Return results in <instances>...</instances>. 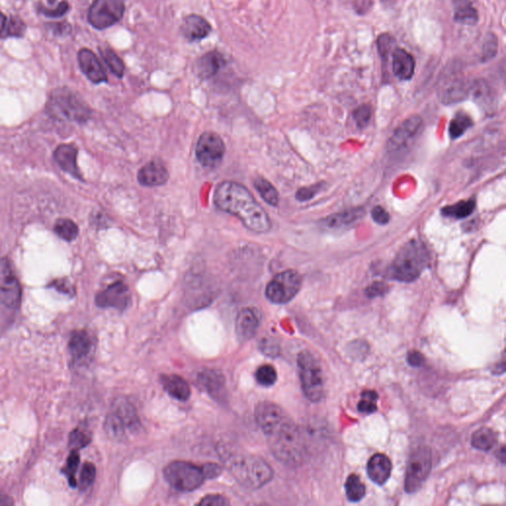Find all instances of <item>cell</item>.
<instances>
[{
  "label": "cell",
  "instance_id": "obj_11",
  "mask_svg": "<svg viewBox=\"0 0 506 506\" xmlns=\"http://www.w3.org/2000/svg\"><path fill=\"white\" fill-rule=\"evenodd\" d=\"M125 13L124 0H95L88 10V22L95 29L113 26L122 19Z\"/></svg>",
  "mask_w": 506,
  "mask_h": 506
},
{
  "label": "cell",
  "instance_id": "obj_22",
  "mask_svg": "<svg viewBox=\"0 0 506 506\" xmlns=\"http://www.w3.org/2000/svg\"><path fill=\"white\" fill-rule=\"evenodd\" d=\"M224 66H226V59L221 52L216 50L208 52L197 61V75L201 79H209L215 77Z\"/></svg>",
  "mask_w": 506,
  "mask_h": 506
},
{
  "label": "cell",
  "instance_id": "obj_13",
  "mask_svg": "<svg viewBox=\"0 0 506 506\" xmlns=\"http://www.w3.org/2000/svg\"><path fill=\"white\" fill-rule=\"evenodd\" d=\"M195 152L197 159L202 166L215 167L223 160L226 146L216 133L206 132L199 137Z\"/></svg>",
  "mask_w": 506,
  "mask_h": 506
},
{
  "label": "cell",
  "instance_id": "obj_44",
  "mask_svg": "<svg viewBox=\"0 0 506 506\" xmlns=\"http://www.w3.org/2000/svg\"><path fill=\"white\" fill-rule=\"evenodd\" d=\"M96 477V468L95 465L87 462L82 467L80 471L79 487L81 491H86L95 482Z\"/></svg>",
  "mask_w": 506,
  "mask_h": 506
},
{
  "label": "cell",
  "instance_id": "obj_21",
  "mask_svg": "<svg viewBox=\"0 0 506 506\" xmlns=\"http://www.w3.org/2000/svg\"><path fill=\"white\" fill-rule=\"evenodd\" d=\"M77 150L73 145H61L55 150V159L58 162L61 168L66 173L70 174L77 179L82 180L79 166H77Z\"/></svg>",
  "mask_w": 506,
  "mask_h": 506
},
{
  "label": "cell",
  "instance_id": "obj_27",
  "mask_svg": "<svg viewBox=\"0 0 506 506\" xmlns=\"http://www.w3.org/2000/svg\"><path fill=\"white\" fill-rule=\"evenodd\" d=\"M471 84L465 79H457L451 80L445 87L442 89V102L446 104H453L462 101L470 95Z\"/></svg>",
  "mask_w": 506,
  "mask_h": 506
},
{
  "label": "cell",
  "instance_id": "obj_10",
  "mask_svg": "<svg viewBox=\"0 0 506 506\" xmlns=\"http://www.w3.org/2000/svg\"><path fill=\"white\" fill-rule=\"evenodd\" d=\"M301 287V275L295 270H286L268 283L265 295L271 303L287 304L296 297Z\"/></svg>",
  "mask_w": 506,
  "mask_h": 506
},
{
  "label": "cell",
  "instance_id": "obj_18",
  "mask_svg": "<svg viewBox=\"0 0 506 506\" xmlns=\"http://www.w3.org/2000/svg\"><path fill=\"white\" fill-rule=\"evenodd\" d=\"M169 178L166 166L159 160H152L139 168L137 181L145 187H157L166 184Z\"/></svg>",
  "mask_w": 506,
  "mask_h": 506
},
{
  "label": "cell",
  "instance_id": "obj_14",
  "mask_svg": "<svg viewBox=\"0 0 506 506\" xmlns=\"http://www.w3.org/2000/svg\"><path fill=\"white\" fill-rule=\"evenodd\" d=\"M132 295L130 288L123 281H116L109 285L106 289L98 293L95 298V303L103 309H116L124 311L130 306Z\"/></svg>",
  "mask_w": 506,
  "mask_h": 506
},
{
  "label": "cell",
  "instance_id": "obj_42",
  "mask_svg": "<svg viewBox=\"0 0 506 506\" xmlns=\"http://www.w3.org/2000/svg\"><path fill=\"white\" fill-rule=\"evenodd\" d=\"M378 393L376 391L366 390L362 393L358 404V411L364 413H373L377 411Z\"/></svg>",
  "mask_w": 506,
  "mask_h": 506
},
{
  "label": "cell",
  "instance_id": "obj_51",
  "mask_svg": "<svg viewBox=\"0 0 506 506\" xmlns=\"http://www.w3.org/2000/svg\"><path fill=\"white\" fill-rule=\"evenodd\" d=\"M372 217L379 224H386L390 221V215L381 206H376L372 210Z\"/></svg>",
  "mask_w": 506,
  "mask_h": 506
},
{
  "label": "cell",
  "instance_id": "obj_19",
  "mask_svg": "<svg viewBox=\"0 0 506 506\" xmlns=\"http://www.w3.org/2000/svg\"><path fill=\"white\" fill-rule=\"evenodd\" d=\"M260 315L253 308H244L235 320V333L240 341L251 340L260 327Z\"/></svg>",
  "mask_w": 506,
  "mask_h": 506
},
{
  "label": "cell",
  "instance_id": "obj_6",
  "mask_svg": "<svg viewBox=\"0 0 506 506\" xmlns=\"http://www.w3.org/2000/svg\"><path fill=\"white\" fill-rule=\"evenodd\" d=\"M139 427V418L134 405L127 398H116L105 420L106 434L116 440H122Z\"/></svg>",
  "mask_w": 506,
  "mask_h": 506
},
{
  "label": "cell",
  "instance_id": "obj_25",
  "mask_svg": "<svg viewBox=\"0 0 506 506\" xmlns=\"http://www.w3.org/2000/svg\"><path fill=\"white\" fill-rule=\"evenodd\" d=\"M416 68L413 57L404 49H396L393 52V70L400 80L412 79Z\"/></svg>",
  "mask_w": 506,
  "mask_h": 506
},
{
  "label": "cell",
  "instance_id": "obj_12",
  "mask_svg": "<svg viewBox=\"0 0 506 506\" xmlns=\"http://www.w3.org/2000/svg\"><path fill=\"white\" fill-rule=\"evenodd\" d=\"M22 290L8 258H0V302L9 309L21 304Z\"/></svg>",
  "mask_w": 506,
  "mask_h": 506
},
{
  "label": "cell",
  "instance_id": "obj_48",
  "mask_svg": "<svg viewBox=\"0 0 506 506\" xmlns=\"http://www.w3.org/2000/svg\"><path fill=\"white\" fill-rule=\"evenodd\" d=\"M39 10H40L42 14L47 16V17H61V16L66 14L68 11L70 10V4H68V2L61 1L55 9L41 8Z\"/></svg>",
  "mask_w": 506,
  "mask_h": 506
},
{
  "label": "cell",
  "instance_id": "obj_34",
  "mask_svg": "<svg viewBox=\"0 0 506 506\" xmlns=\"http://www.w3.org/2000/svg\"><path fill=\"white\" fill-rule=\"evenodd\" d=\"M473 120H471V117L468 114L464 113V112H459L452 119L450 123V127H449V133H450L451 137L455 139L463 136L467 130L473 127Z\"/></svg>",
  "mask_w": 506,
  "mask_h": 506
},
{
  "label": "cell",
  "instance_id": "obj_45",
  "mask_svg": "<svg viewBox=\"0 0 506 506\" xmlns=\"http://www.w3.org/2000/svg\"><path fill=\"white\" fill-rule=\"evenodd\" d=\"M396 41L390 34L385 33L378 38V51L381 58L386 61L395 47Z\"/></svg>",
  "mask_w": 506,
  "mask_h": 506
},
{
  "label": "cell",
  "instance_id": "obj_32",
  "mask_svg": "<svg viewBox=\"0 0 506 506\" xmlns=\"http://www.w3.org/2000/svg\"><path fill=\"white\" fill-rule=\"evenodd\" d=\"M476 208V201L474 199L468 201H461L455 205L447 206L442 209V215L445 217H455V219H464L471 215Z\"/></svg>",
  "mask_w": 506,
  "mask_h": 506
},
{
  "label": "cell",
  "instance_id": "obj_41",
  "mask_svg": "<svg viewBox=\"0 0 506 506\" xmlns=\"http://www.w3.org/2000/svg\"><path fill=\"white\" fill-rule=\"evenodd\" d=\"M256 381L263 387L273 386L277 381L276 369L269 364L260 366L255 373Z\"/></svg>",
  "mask_w": 506,
  "mask_h": 506
},
{
  "label": "cell",
  "instance_id": "obj_52",
  "mask_svg": "<svg viewBox=\"0 0 506 506\" xmlns=\"http://www.w3.org/2000/svg\"><path fill=\"white\" fill-rule=\"evenodd\" d=\"M202 468L204 475H205L206 478H215L219 477V476L221 475L222 471H223L219 465L214 463L204 465Z\"/></svg>",
  "mask_w": 506,
  "mask_h": 506
},
{
  "label": "cell",
  "instance_id": "obj_38",
  "mask_svg": "<svg viewBox=\"0 0 506 506\" xmlns=\"http://www.w3.org/2000/svg\"><path fill=\"white\" fill-rule=\"evenodd\" d=\"M470 93H473L476 101L487 104L492 101V88L484 79L476 80L471 86Z\"/></svg>",
  "mask_w": 506,
  "mask_h": 506
},
{
  "label": "cell",
  "instance_id": "obj_46",
  "mask_svg": "<svg viewBox=\"0 0 506 506\" xmlns=\"http://www.w3.org/2000/svg\"><path fill=\"white\" fill-rule=\"evenodd\" d=\"M90 441L91 437L86 432L82 431L81 429L77 428V429L73 430L72 434H70L68 443H70V446L72 448V450H79V449L86 447L90 443Z\"/></svg>",
  "mask_w": 506,
  "mask_h": 506
},
{
  "label": "cell",
  "instance_id": "obj_23",
  "mask_svg": "<svg viewBox=\"0 0 506 506\" xmlns=\"http://www.w3.org/2000/svg\"><path fill=\"white\" fill-rule=\"evenodd\" d=\"M160 383L171 397L180 402H186L191 396L189 384L178 375H162Z\"/></svg>",
  "mask_w": 506,
  "mask_h": 506
},
{
  "label": "cell",
  "instance_id": "obj_53",
  "mask_svg": "<svg viewBox=\"0 0 506 506\" xmlns=\"http://www.w3.org/2000/svg\"><path fill=\"white\" fill-rule=\"evenodd\" d=\"M387 289L388 288H387L386 284L377 282L373 284V285H371L368 288L367 291H366V294L370 298L381 296V295H384L387 292Z\"/></svg>",
  "mask_w": 506,
  "mask_h": 506
},
{
  "label": "cell",
  "instance_id": "obj_43",
  "mask_svg": "<svg viewBox=\"0 0 506 506\" xmlns=\"http://www.w3.org/2000/svg\"><path fill=\"white\" fill-rule=\"evenodd\" d=\"M498 37L494 33L487 34L485 37L484 45H483L482 61L487 63L491 61L498 54Z\"/></svg>",
  "mask_w": 506,
  "mask_h": 506
},
{
  "label": "cell",
  "instance_id": "obj_28",
  "mask_svg": "<svg viewBox=\"0 0 506 506\" xmlns=\"http://www.w3.org/2000/svg\"><path fill=\"white\" fill-rule=\"evenodd\" d=\"M454 20L460 24L476 25L478 21V12L471 0H453Z\"/></svg>",
  "mask_w": 506,
  "mask_h": 506
},
{
  "label": "cell",
  "instance_id": "obj_15",
  "mask_svg": "<svg viewBox=\"0 0 506 506\" xmlns=\"http://www.w3.org/2000/svg\"><path fill=\"white\" fill-rule=\"evenodd\" d=\"M255 420L265 435L289 420V416L279 405L271 402H261L255 407Z\"/></svg>",
  "mask_w": 506,
  "mask_h": 506
},
{
  "label": "cell",
  "instance_id": "obj_49",
  "mask_svg": "<svg viewBox=\"0 0 506 506\" xmlns=\"http://www.w3.org/2000/svg\"><path fill=\"white\" fill-rule=\"evenodd\" d=\"M320 185H313V186L311 187H304V188L298 190L296 198L298 199V200L301 201V202L310 200V199L313 198V197L315 196V194H317L318 192L320 191Z\"/></svg>",
  "mask_w": 506,
  "mask_h": 506
},
{
  "label": "cell",
  "instance_id": "obj_16",
  "mask_svg": "<svg viewBox=\"0 0 506 506\" xmlns=\"http://www.w3.org/2000/svg\"><path fill=\"white\" fill-rule=\"evenodd\" d=\"M422 120L420 117L411 116L405 121L393 133L389 142V150L391 152L402 150L420 132Z\"/></svg>",
  "mask_w": 506,
  "mask_h": 506
},
{
  "label": "cell",
  "instance_id": "obj_56",
  "mask_svg": "<svg viewBox=\"0 0 506 506\" xmlns=\"http://www.w3.org/2000/svg\"><path fill=\"white\" fill-rule=\"evenodd\" d=\"M12 499L6 494H0V506L12 505Z\"/></svg>",
  "mask_w": 506,
  "mask_h": 506
},
{
  "label": "cell",
  "instance_id": "obj_26",
  "mask_svg": "<svg viewBox=\"0 0 506 506\" xmlns=\"http://www.w3.org/2000/svg\"><path fill=\"white\" fill-rule=\"evenodd\" d=\"M93 340L86 331H75L70 340V351L75 361H82L90 355Z\"/></svg>",
  "mask_w": 506,
  "mask_h": 506
},
{
  "label": "cell",
  "instance_id": "obj_29",
  "mask_svg": "<svg viewBox=\"0 0 506 506\" xmlns=\"http://www.w3.org/2000/svg\"><path fill=\"white\" fill-rule=\"evenodd\" d=\"M198 383L208 393L216 395L224 387V378L220 371L207 369L199 375Z\"/></svg>",
  "mask_w": 506,
  "mask_h": 506
},
{
  "label": "cell",
  "instance_id": "obj_47",
  "mask_svg": "<svg viewBox=\"0 0 506 506\" xmlns=\"http://www.w3.org/2000/svg\"><path fill=\"white\" fill-rule=\"evenodd\" d=\"M354 118L357 125L360 128L365 127L371 118V108L369 105H361L354 112Z\"/></svg>",
  "mask_w": 506,
  "mask_h": 506
},
{
  "label": "cell",
  "instance_id": "obj_3",
  "mask_svg": "<svg viewBox=\"0 0 506 506\" xmlns=\"http://www.w3.org/2000/svg\"><path fill=\"white\" fill-rule=\"evenodd\" d=\"M430 256L427 246L418 240L405 244L391 263V278L400 282H413L429 264Z\"/></svg>",
  "mask_w": 506,
  "mask_h": 506
},
{
  "label": "cell",
  "instance_id": "obj_2",
  "mask_svg": "<svg viewBox=\"0 0 506 506\" xmlns=\"http://www.w3.org/2000/svg\"><path fill=\"white\" fill-rule=\"evenodd\" d=\"M266 436L272 454L279 461L291 467L303 463L306 458V444L301 430L291 418Z\"/></svg>",
  "mask_w": 506,
  "mask_h": 506
},
{
  "label": "cell",
  "instance_id": "obj_35",
  "mask_svg": "<svg viewBox=\"0 0 506 506\" xmlns=\"http://www.w3.org/2000/svg\"><path fill=\"white\" fill-rule=\"evenodd\" d=\"M345 491L348 500L351 503H358L366 494L365 485L362 483L361 478L354 474L347 478Z\"/></svg>",
  "mask_w": 506,
  "mask_h": 506
},
{
  "label": "cell",
  "instance_id": "obj_36",
  "mask_svg": "<svg viewBox=\"0 0 506 506\" xmlns=\"http://www.w3.org/2000/svg\"><path fill=\"white\" fill-rule=\"evenodd\" d=\"M55 233L66 242H72L79 237V228L75 222L70 219H59L55 224Z\"/></svg>",
  "mask_w": 506,
  "mask_h": 506
},
{
  "label": "cell",
  "instance_id": "obj_31",
  "mask_svg": "<svg viewBox=\"0 0 506 506\" xmlns=\"http://www.w3.org/2000/svg\"><path fill=\"white\" fill-rule=\"evenodd\" d=\"M363 215V209L345 211V212L338 213V214L329 217L326 220V224L331 228H340V226L354 223L357 220L361 219Z\"/></svg>",
  "mask_w": 506,
  "mask_h": 506
},
{
  "label": "cell",
  "instance_id": "obj_30",
  "mask_svg": "<svg viewBox=\"0 0 506 506\" xmlns=\"http://www.w3.org/2000/svg\"><path fill=\"white\" fill-rule=\"evenodd\" d=\"M496 442H498V434L494 430L487 427L480 428L471 436V445L478 450H491L494 447Z\"/></svg>",
  "mask_w": 506,
  "mask_h": 506
},
{
  "label": "cell",
  "instance_id": "obj_20",
  "mask_svg": "<svg viewBox=\"0 0 506 506\" xmlns=\"http://www.w3.org/2000/svg\"><path fill=\"white\" fill-rule=\"evenodd\" d=\"M180 30L186 40L195 42L207 38L212 31V27L202 16L190 14L183 19Z\"/></svg>",
  "mask_w": 506,
  "mask_h": 506
},
{
  "label": "cell",
  "instance_id": "obj_40",
  "mask_svg": "<svg viewBox=\"0 0 506 506\" xmlns=\"http://www.w3.org/2000/svg\"><path fill=\"white\" fill-rule=\"evenodd\" d=\"M80 457L77 450H72L68 456V461H66V467L63 469V473L68 478V483L72 487H77V478L75 474L79 470Z\"/></svg>",
  "mask_w": 506,
  "mask_h": 506
},
{
  "label": "cell",
  "instance_id": "obj_1",
  "mask_svg": "<svg viewBox=\"0 0 506 506\" xmlns=\"http://www.w3.org/2000/svg\"><path fill=\"white\" fill-rule=\"evenodd\" d=\"M220 210L239 217L246 228L256 233H267L271 221L249 189L235 181H223L217 185L214 195Z\"/></svg>",
  "mask_w": 506,
  "mask_h": 506
},
{
  "label": "cell",
  "instance_id": "obj_57",
  "mask_svg": "<svg viewBox=\"0 0 506 506\" xmlns=\"http://www.w3.org/2000/svg\"><path fill=\"white\" fill-rule=\"evenodd\" d=\"M6 22H8V18H6V16L3 14V13L0 12V36H1V34L3 33V30L6 28Z\"/></svg>",
  "mask_w": 506,
  "mask_h": 506
},
{
  "label": "cell",
  "instance_id": "obj_5",
  "mask_svg": "<svg viewBox=\"0 0 506 506\" xmlns=\"http://www.w3.org/2000/svg\"><path fill=\"white\" fill-rule=\"evenodd\" d=\"M49 115L58 120L84 123L89 120L91 110L86 102L66 87L55 89L47 102Z\"/></svg>",
  "mask_w": 506,
  "mask_h": 506
},
{
  "label": "cell",
  "instance_id": "obj_4",
  "mask_svg": "<svg viewBox=\"0 0 506 506\" xmlns=\"http://www.w3.org/2000/svg\"><path fill=\"white\" fill-rule=\"evenodd\" d=\"M228 469L235 480L249 489H260L273 478L271 467L258 456H233Z\"/></svg>",
  "mask_w": 506,
  "mask_h": 506
},
{
  "label": "cell",
  "instance_id": "obj_8",
  "mask_svg": "<svg viewBox=\"0 0 506 506\" xmlns=\"http://www.w3.org/2000/svg\"><path fill=\"white\" fill-rule=\"evenodd\" d=\"M164 478L179 492H193L199 489L206 478L202 467L186 461H174L164 470Z\"/></svg>",
  "mask_w": 506,
  "mask_h": 506
},
{
  "label": "cell",
  "instance_id": "obj_55",
  "mask_svg": "<svg viewBox=\"0 0 506 506\" xmlns=\"http://www.w3.org/2000/svg\"><path fill=\"white\" fill-rule=\"evenodd\" d=\"M51 286H54L56 289L61 291V292L66 293V294H72V288L68 281L66 280H56Z\"/></svg>",
  "mask_w": 506,
  "mask_h": 506
},
{
  "label": "cell",
  "instance_id": "obj_37",
  "mask_svg": "<svg viewBox=\"0 0 506 506\" xmlns=\"http://www.w3.org/2000/svg\"><path fill=\"white\" fill-rule=\"evenodd\" d=\"M100 52H101L102 58L106 65L108 66L112 73H114L119 79H122L124 73H125V64H124L123 59L109 48L100 49Z\"/></svg>",
  "mask_w": 506,
  "mask_h": 506
},
{
  "label": "cell",
  "instance_id": "obj_50",
  "mask_svg": "<svg viewBox=\"0 0 506 506\" xmlns=\"http://www.w3.org/2000/svg\"><path fill=\"white\" fill-rule=\"evenodd\" d=\"M228 505L226 499L223 496H217V494H210L201 499L198 503V505L203 506H223Z\"/></svg>",
  "mask_w": 506,
  "mask_h": 506
},
{
  "label": "cell",
  "instance_id": "obj_24",
  "mask_svg": "<svg viewBox=\"0 0 506 506\" xmlns=\"http://www.w3.org/2000/svg\"><path fill=\"white\" fill-rule=\"evenodd\" d=\"M391 469V460L384 454L374 455L368 462V475L377 485H384L390 478Z\"/></svg>",
  "mask_w": 506,
  "mask_h": 506
},
{
  "label": "cell",
  "instance_id": "obj_54",
  "mask_svg": "<svg viewBox=\"0 0 506 506\" xmlns=\"http://www.w3.org/2000/svg\"><path fill=\"white\" fill-rule=\"evenodd\" d=\"M407 360H409V363L411 364V366H414V367H420V366L422 365L423 362H425V357H423L422 354H420V352L412 351L409 354V356H407Z\"/></svg>",
  "mask_w": 506,
  "mask_h": 506
},
{
  "label": "cell",
  "instance_id": "obj_7",
  "mask_svg": "<svg viewBox=\"0 0 506 506\" xmlns=\"http://www.w3.org/2000/svg\"><path fill=\"white\" fill-rule=\"evenodd\" d=\"M298 367L304 396L311 402H320L324 396V384L320 364L310 351L304 350L298 356Z\"/></svg>",
  "mask_w": 506,
  "mask_h": 506
},
{
  "label": "cell",
  "instance_id": "obj_39",
  "mask_svg": "<svg viewBox=\"0 0 506 506\" xmlns=\"http://www.w3.org/2000/svg\"><path fill=\"white\" fill-rule=\"evenodd\" d=\"M25 31H26V25H25V23L19 17L11 16L8 19L6 28H4L3 33L1 34L0 38L6 39L8 38V37L21 38V37L24 36Z\"/></svg>",
  "mask_w": 506,
  "mask_h": 506
},
{
  "label": "cell",
  "instance_id": "obj_33",
  "mask_svg": "<svg viewBox=\"0 0 506 506\" xmlns=\"http://www.w3.org/2000/svg\"><path fill=\"white\" fill-rule=\"evenodd\" d=\"M254 186L257 190L261 198L265 202L271 206H277L279 204V193L273 185L267 179L262 177L256 178L254 180Z\"/></svg>",
  "mask_w": 506,
  "mask_h": 506
},
{
  "label": "cell",
  "instance_id": "obj_9",
  "mask_svg": "<svg viewBox=\"0 0 506 506\" xmlns=\"http://www.w3.org/2000/svg\"><path fill=\"white\" fill-rule=\"evenodd\" d=\"M431 451L427 446L420 445L412 451L405 475V492L413 494L422 487L431 471Z\"/></svg>",
  "mask_w": 506,
  "mask_h": 506
},
{
  "label": "cell",
  "instance_id": "obj_17",
  "mask_svg": "<svg viewBox=\"0 0 506 506\" xmlns=\"http://www.w3.org/2000/svg\"><path fill=\"white\" fill-rule=\"evenodd\" d=\"M77 59H79L80 70L91 82L99 84L108 81L106 72L100 64L99 59L91 50L86 49V48L80 50L77 55Z\"/></svg>",
  "mask_w": 506,
  "mask_h": 506
},
{
  "label": "cell",
  "instance_id": "obj_58",
  "mask_svg": "<svg viewBox=\"0 0 506 506\" xmlns=\"http://www.w3.org/2000/svg\"><path fill=\"white\" fill-rule=\"evenodd\" d=\"M56 1L57 0H48V2H49L50 4H54Z\"/></svg>",
  "mask_w": 506,
  "mask_h": 506
}]
</instances>
